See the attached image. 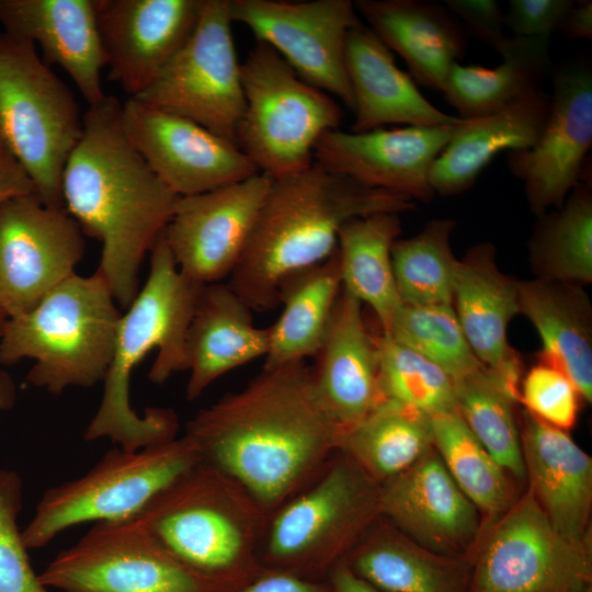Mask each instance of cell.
I'll use <instances>...</instances> for the list:
<instances>
[{"instance_id":"cell-1","label":"cell","mask_w":592,"mask_h":592,"mask_svg":"<svg viewBox=\"0 0 592 592\" xmlns=\"http://www.w3.org/2000/svg\"><path fill=\"white\" fill-rule=\"evenodd\" d=\"M184 434L204 462L239 481L271 516L338 452L342 429L301 362L263 367L244 388L200 410Z\"/></svg>"},{"instance_id":"cell-2","label":"cell","mask_w":592,"mask_h":592,"mask_svg":"<svg viewBox=\"0 0 592 592\" xmlns=\"http://www.w3.org/2000/svg\"><path fill=\"white\" fill-rule=\"evenodd\" d=\"M62 205L101 243L98 272L127 308L139 269L171 219L178 196L149 168L122 126V102L106 95L83 112L81 137L61 179Z\"/></svg>"},{"instance_id":"cell-3","label":"cell","mask_w":592,"mask_h":592,"mask_svg":"<svg viewBox=\"0 0 592 592\" xmlns=\"http://www.w3.org/2000/svg\"><path fill=\"white\" fill-rule=\"evenodd\" d=\"M415 206L408 196L364 186L314 160L296 173L272 179L227 284L252 311L273 309L287 277L333 253L345 223L377 213L400 215Z\"/></svg>"},{"instance_id":"cell-4","label":"cell","mask_w":592,"mask_h":592,"mask_svg":"<svg viewBox=\"0 0 592 592\" xmlns=\"http://www.w3.org/2000/svg\"><path fill=\"white\" fill-rule=\"evenodd\" d=\"M202 286L180 272L162 232L150 250L145 285L121 314L103 395L86 441L110 439L125 451H136L177 437L180 424L172 409L147 408L144 414L133 409L130 375L153 349L158 353L148 374L151 383L161 385L186 371L185 338Z\"/></svg>"},{"instance_id":"cell-5","label":"cell","mask_w":592,"mask_h":592,"mask_svg":"<svg viewBox=\"0 0 592 592\" xmlns=\"http://www.w3.org/2000/svg\"><path fill=\"white\" fill-rule=\"evenodd\" d=\"M134 519L209 592H236L264 571L270 514L239 481L203 459Z\"/></svg>"},{"instance_id":"cell-6","label":"cell","mask_w":592,"mask_h":592,"mask_svg":"<svg viewBox=\"0 0 592 592\" xmlns=\"http://www.w3.org/2000/svg\"><path fill=\"white\" fill-rule=\"evenodd\" d=\"M121 312L96 271L72 273L32 309L7 318L0 331V363L31 358L27 382L53 395L69 387H92L109 369Z\"/></svg>"},{"instance_id":"cell-7","label":"cell","mask_w":592,"mask_h":592,"mask_svg":"<svg viewBox=\"0 0 592 592\" xmlns=\"http://www.w3.org/2000/svg\"><path fill=\"white\" fill-rule=\"evenodd\" d=\"M380 485L337 452L303 490L269 519L264 571L327 580L382 516Z\"/></svg>"},{"instance_id":"cell-8","label":"cell","mask_w":592,"mask_h":592,"mask_svg":"<svg viewBox=\"0 0 592 592\" xmlns=\"http://www.w3.org/2000/svg\"><path fill=\"white\" fill-rule=\"evenodd\" d=\"M83 129L71 89L31 42L0 34V138L32 180L36 195L61 207L65 166Z\"/></svg>"},{"instance_id":"cell-9","label":"cell","mask_w":592,"mask_h":592,"mask_svg":"<svg viewBox=\"0 0 592 592\" xmlns=\"http://www.w3.org/2000/svg\"><path fill=\"white\" fill-rule=\"evenodd\" d=\"M240 73L244 112L236 134L239 149L271 179L310 166L319 138L342 123L335 99L304 81L262 42L240 64Z\"/></svg>"},{"instance_id":"cell-10","label":"cell","mask_w":592,"mask_h":592,"mask_svg":"<svg viewBox=\"0 0 592 592\" xmlns=\"http://www.w3.org/2000/svg\"><path fill=\"white\" fill-rule=\"evenodd\" d=\"M201 460L185 434L136 451L113 448L81 477L45 490L23 542L27 549L42 548L82 523L129 520Z\"/></svg>"},{"instance_id":"cell-11","label":"cell","mask_w":592,"mask_h":592,"mask_svg":"<svg viewBox=\"0 0 592 592\" xmlns=\"http://www.w3.org/2000/svg\"><path fill=\"white\" fill-rule=\"evenodd\" d=\"M469 592H589L590 539L572 542L553 525L531 490L500 516L467 559Z\"/></svg>"},{"instance_id":"cell-12","label":"cell","mask_w":592,"mask_h":592,"mask_svg":"<svg viewBox=\"0 0 592 592\" xmlns=\"http://www.w3.org/2000/svg\"><path fill=\"white\" fill-rule=\"evenodd\" d=\"M229 0H203L196 26L136 99L191 119L236 144L244 112Z\"/></svg>"},{"instance_id":"cell-13","label":"cell","mask_w":592,"mask_h":592,"mask_svg":"<svg viewBox=\"0 0 592 592\" xmlns=\"http://www.w3.org/2000/svg\"><path fill=\"white\" fill-rule=\"evenodd\" d=\"M64 592H209L134 519L99 522L38 574Z\"/></svg>"},{"instance_id":"cell-14","label":"cell","mask_w":592,"mask_h":592,"mask_svg":"<svg viewBox=\"0 0 592 592\" xmlns=\"http://www.w3.org/2000/svg\"><path fill=\"white\" fill-rule=\"evenodd\" d=\"M229 10L304 81L353 111L344 62L346 36L361 22L353 1L229 0Z\"/></svg>"},{"instance_id":"cell-15","label":"cell","mask_w":592,"mask_h":592,"mask_svg":"<svg viewBox=\"0 0 592 592\" xmlns=\"http://www.w3.org/2000/svg\"><path fill=\"white\" fill-rule=\"evenodd\" d=\"M83 236L65 208L35 193L0 203V309L7 318L27 312L75 273Z\"/></svg>"},{"instance_id":"cell-16","label":"cell","mask_w":592,"mask_h":592,"mask_svg":"<svg viewBox=\"0 0 592 592\" xmlns=\"http://www.w3.org/2000/svg\"><path fill=\"white\" fill-rule=\"evenodd\" d=\"M122 126L133 147L178 197L209 192L259 173L235 143L136 99L122 103Z\"/></svg>"},{"instance_id":"cell-17","label":"cell","mask_w":592,"mask_h":592,"mask_svg":"<svg viewBox=\"0 0 592 592\" xmlns=\"http://www.w3.org/2000/svg\"><path fill=\"white\" fill-rule=\"evenodd\" d=\"M272 179L243 181L178 197L163 236L180 272L201 284L220 283L237 266Z\"/></svg>"},{"instance_id":"cell-18","label":"cell","mask_w":592,"mask_h":592,"mask_svg":"<svg viewBox=\"0 0 592 592\" xmlns=\"http://www.w3.org/2000/svg\"><path fill=\"white\" fill-rule=\"evenodd\" d=\"M592 146V73L585 66L556 72L550 110L537 141L506 152L509 171L522 183L536 215L559 208L580 182Z\"/></svg>"},{"instance_id":"cell-19","label":"cell","mask_w":592,"mask_h":592,"mask_svg":"<svg viewBox=\"0 0 592 592\" xmlns=\"http://www.w3.org/2000/svg\"><path fill=\"white\" fill-rule=\"evenodd\" d=\"M455 126L332 129L319 138L314 160L364 186L429 202L435 195L430 182L433 162Z\"/></svg>"},{"instance_id":"cell-20","label":"cell","mask_w":592,"mask_h":592,"mask_svg":"<svg viewBox=\"0 0 592 592\" xmlns=\"http://www.w3.org/2000/svg\"><path fill=\"white\" fill-rule=\"evenodd\" d=\"M203 0H93L105 67L128 98L140 94L181 49Z\"/></svg>"},{"instance_id":"cell-21","label":"cell","mask_w":592,"mask_h":592,"mask_svg":"<svg viewBox=\"0 0 592 592\" xmlns=\"http://www.w3.org/2000/svg\"><path fill=\"white\" fill-rule=\"evenodd\" d=\"M379 505L382 517L403 536L446 557L465 558L480 527L479 511L434 447L380 485Z\"/></svg>"},{"instance_id":"cell-22","label":"cell","mask_w":592,"mask_h":592,"mask_svg":"<svg viewBox=\"0 0 592 592\" xmlns=\"http://www.w3.org/2000/svg\"><path fill=\"white\" fill-rule=\"evenodd\" d=\"M0 24L3 33L39 46L43 61L59 66L88 106L106 96L93 0H0Z\"/></svg>"},{"instance_id":"cell-23","label":"cell","mask_w":592,"mask_h":592,"mask_svg":"<svg viewBox=\"0 0 592 592\" xmlns=\"http://www.w3.org/2000/svg\"><path fill=\"white\" fill-rule=\"evenodd\" d=\"M453 308L478 361L519 397L520 357L508 342L519 314L517 281L498 269L491 243H478L458 260Z\"/></svg>"},{"instance_id":"cell-24","label":"cell","mask_w":592,"mask_h":592,"mask_svg":"<svg viewBox=\"0 0 592 592\" xmlns=\"http://www.w3.org/2000/svg\"><path fill=\"white\" fill-rule=\"evenodd\" d=\"M344 62L355 115L350 132L364 133L392 124L444 127L462 121L434 106L396 65L388 47L362 22L346 36Z\"/></svg>"},{"instance_id":"cell-25","label":"cell","mask_w":592,"mask_h":592,"mask_svg":"<svg viewBox=\"0 0 592 592\" xmlns=\"http://www.w3.org/2000/svg\"><path fill=\"white\" fill-rule=\"evenodd\" d=\"M315 357L317 391L342 431L382 401L375 335L366 327L362 303L343 287Z\"/></svg>"},{"instance_id":"cell-26","label":"cell","mask_w":592,"mask_h":592,"mask_svg":"<svg viewBox=\"0 0 592 592\" xmlns=\"http://www.w3.org/2000/svg\"><path fill=\"white\" fill-rule=\"evenodd\" d=\"M530 490L567 539H590L592 459L569 436L525 411L520 433Z\"/></svg>"},{"instance_id":"cell-27","label":"cell","mask_w":592,"mask_h":592,"mask_svg":"<svg viewBox=\"0 0 592 592\" xmlns=\"http://www.w3.org/2000/svg\"><path fill=\"white\" fill-rule=\"evenodd\" d=\"M354 7L388 49L405 60L411 78L443 91L468 44V33L447 8L422 0H357Z\"/></svg>"},{"instance_id":"cell-28","label":"cell","mask_w":592,"mask_h":592,"mask_svg":"<svg viewBox=\"0 0 592 592\" xmlns=\"http://www.w3.org/2000/svg\"><path fill=\"white\" fill-rule=\"evenodd\" d=\"M251 312L228 284L202 286L185 338L189 401L224 374L265 357L269 328L257 327Z\"/></svg>"},{"instance_id":"cell-29","label":"cell","mask_w":592,"mask_h":592,"mask_svg":"<svg viewBox=\"0 0 592 592\" xmlns=\"http://www.w3.org/2000/svg\"><path fill=\"white\" fill-rule=\"evenodd\" d=\"M549 110L550 95L542 90L494 113L462 118L433 162L430 182L434 193H464L500 152L532 147Z\"/></svg>"},{"instance_id":"cell-30","label":"cell","mask_w":592,"mask_h":592,"mask_svg":"<svg viewBox=\"0 0 592 592\" xmlns=\"http://www.w3.org/2000/svg\"><path fill=\"white\" fill-rule=\"evenodd\" d=\"M519 314L536 329L540 361L566 374L592 400V310L578 284L551 278L517 281Z\"/></svg>"},{"instance_id":"cell-31","label":"cell","mask_w":592,"mask_h":592,"mask_svg":"<svg viewBox=\"0 0 592 592\" xmlns=\"http://www.w3.org/2000/svg\"><path fill=\"white\" fill-rule=\"evenodd\" d=\"M379 519L344 559L355 574L385 592H469L466 558L424 549Z\"/></svg>"},{"instance_id":"cell-32","label":"cell","mask_w":592,"mask_h":592,"mask_svg":"<svg viewBox=\"0 0 592 592\" xmlns=\"http://www.w3.org/2000/svg\"><path fill=\"white\" fill-rule=\"evenodd\" d=\"M342 289L337 249L323 262L287 277L280 287L283 310L269 328L264 368L315 357Z\"/></svg>"},{"instance_id":"cell-33","label":"cell","mask_w":592,"mask_h":592,"mask_svg":"<svg viewBox=\"0 0 592 592\" xmlns=\"http://www.w3.org/2000/svg\"><path fill=\"white\" fill-rule=\"evenodd\" d=\"M500 55L502 61L491 68L453 65L442 93L458 117L488 115L543 90L549 67L547 42L510 36Z\"/></svg>"},{"instance_id":"cell-34","label":"cell","mask_w":592,"mask_h":592,"mask_svg":"<svg viewBox=\"0 0 592 592\" xmlns=\"http://www.w3.org/2000/svg\"><path fill=\"white\" fill-rule=\"evenodd\" d=\"M401 231L399 214L377 213L349 220L338 235L342 287L372 308L382 331L402 305L391 261Z\"/></svg>"},{"instance_id":"cell-35","label":"cell","mask_w":592,"mask_h":592,"mask_svg":"<svg viewBox=\"0 0 592 592\" xmlns=\"http://www.w3.org/2000/svg\"><path fill=\"white\" fill-rule=\"evenodd\" d=\"M432 447L431 417L383 399L360 422L342 431L338 452L382 485Z\"/></svg>"},{"instance_id":"cell-36","label":"cell","mask_w":592,"mask_h":592,"mask_svg":"<svg viewBox=\"0 0 592 592\" xmlns=\"http://www.w3.org/2000/svg\"><path fill=\"white\" fill-rule=\"evenodd\" d=\"M530 257L538 277L572 284L592 281V186L579 182L563 204L537 216Z\"/></svg>"},{"instance_id":"cell-37","label":"cell","mask_w":592,"mask_h":592,"mask_svg":"<svg viewBox=\"0 0 592 592\" xmlns=\"http://www.w3.org/2000/svg\"><path fill=\"white\" fill-rule=\"evenodd\" d=\"M432 418L433 447L477 510L501 516L514 502L505 470L473 434L458 410Z\"/></svg>"},{"instance_id":"cell-38","label":"cell","mask_w":592,"mask_h":592,"mask_svg":"<svg viewBox=\"0 0 592 592\" xmlns=\"http://www.w3.org/2000/svg\"><path fill=\"white\" fill-rule=\"evenodd\" d=\"M457 410L492 458L516 478H525L513 403L517 395L494 373L479 367L454 382Z\"/></svg>"},{"instance_id":"cell-39","label":"cell","mask_w":592,"mask_h":592,"mask_svg":"<svg viewBox=\"0 0 592 592\" xmlns=\"http://www.w3.org/2000/svg\"><path fill=\"white\" fill-rule=\"evenodd\" d=\"M455 227L452 219H432L415 236L395 241L392 270L403 305H453L458 263L451 247Z\"/></svg>"},{"instance_id":"cell-40","label":"cell","mask_w":592,"mask_h":592,"mask_svg":"<svg viewBox=\"0 0 592 592\" xmlns=\"http://www.w3.org/2000/svg\"><path fill=\"white\" fill-rule=\"evenodd\" d=\"M375 340L382 400L429 417L457 411L454 380L441 367L387 334Z\"/></svg>"},{"instance_id":"cell-41","label":"cell","mask_w":592,"mask_h":592,"mask_svg":"<svg viewBox=\"0 0 592 592\" xmlns=\"http://www.w3.org/2000/svg\"><path fill=\"white\" fill-rule=\"evenodd\" d=\"M382 333L441 367L454 382L483 366L470 349L453 305H401Z\"/></svg>"},{"instance_id":"cell-42","label":"cell","mask_w":592,"mask_h":592,"mask_svg":"<svg viewBox=\"0 0 592 592\" xmlns=\"http://www.w3.org/2000/svg\"><path fill=\"white\" fill-rule=\"evenodd\" d=\"M23 481L14 470L0 469V592H49L35 573L18 517Z\"/></svg>"},{"instance_id":"cell-43","label":"cell","mask_w":592,"mask_h":592,"mask_svg":"<svg viewBox=\"0 0 592 592\" xmlns=\"http://www.w3.org/2000/svg\"><path fill=\"white\" fill-rule=\"evenodd\" d=\"M579 397L566 374L542 361L527 371L519 390L528 413L563 431L577 421Z\"/></svg>"},{"instance_id":"cell-44","label":"cell","mask_w":592,"mask_h":592,"mask_svg":"<svg viewBox=\"0 0 592 592\" xmlns=\"http://www.w3.org/2000/svg\"><path fill=\"white\" fill-rule=\"evenodd\" d=\"M574 3L572 0H511L503 15L504 27L511 30L512 36L549 43Z\"/></svg>"},{"instance_id":"cell-45","label":"cell","mask_w":592,"mask_h":592,"mask_svg":"<svg viewBox=\"0 0 592 592\" xmlns=\"http://www.w3.org/2000/svg\"><path fill=\"white\" fill-rule=\"evenodd\" d=\"M446 8L464 23L468 34L502 52L510 36L504 33L503 15L496 0H446Z\"/></svg>"},{"instance_id":"cell-46","label":"cell","mask_w":592,"mask_h":592,"mask_svg":"<svg viewBox=\"0 0 592 592\" xmlns=\"http://www.w3.org/2000/svg\"><path fill=\"white\" fill-rule=\"evenodd\" d=\"M236 592H332L327 580L317 581L280 571L261 576Z\"/></svg>"},{"instance_id":"cell-47","label":"cell","mask_w":592,"mask_h":592,"mask_svg":"<svg viewBox=\"0 0 592 592\" xmlns=\"http://www.w3.org/2000/svg\"><path fill=\"white\" fill-rule=\"evenodd\" d=\"M32 193H35L32 180L0 138V203Z\"/></svg>"},{"instance_id":"cell-48","label":"cell","mask_w":592,"mask_h":592,"mask_svg":"<svg viewBox=\"0 0 592 592\" xmlns=\"http://www.w3.org/2000/svg\"><path fill=\"white\" fill-rule=\"evenodd\" d=\"M568 39H592V1L576 2L559 25Z\"/></svg>"},{"instance_id":"cell-49","label":"cell","mask_w":592,"mask_h":592,"mask_svg":"<svg viewBox=\"0 0 592 592\" xmlns=\"http://www.w3.org/2000/svg\"><path fill=\"white\" fill-rule=\"evenodd\" d=\"M327 581L332 592H385L355 574L344 561L332 568Z\"/></svg>"},{"instance_id":"cell-50","label":"cell","mask_w":592,"mask_h":592,"mask_svg":"<svg viewBox=\"0 0 592 592\" xmlns=\"http://www.w3.org/2000/svg\"><path fill=\"white\" fill-rule=\"evenodd\" d=\"M15 400V386L5 373L0 372V413L12 408Z\"/></svg>"},{"instance_id":"cell-51","label":"cell","mask_w":592,"mask_h":592,"mask_svg":"<svg viewBox=\"0 0 592 592\" xmlns=\"http://www.w3.org/2000/svg\"><path fill=\"white\" fill-rule=\"evenodd\" d=\"M7 320V316L3 314V311L0 309V331L2 329L3 323Z\"/></svg>"}]
</instances>
